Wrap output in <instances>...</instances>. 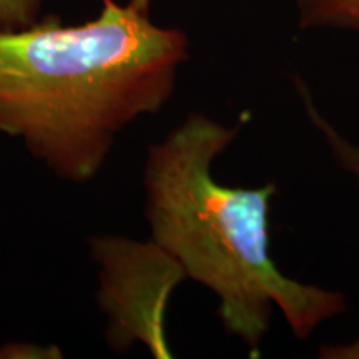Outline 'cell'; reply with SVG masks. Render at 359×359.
<instances>
[{
	"label": "cell",
	"mask_w": 359,
	"mask_h": 359,
	"mask_svg": "<svg viewBox=\"0 0 359 359\" xmlns=\"http://www.w3.org/2000/svg\"><path fill=\"white\" fill-rule=\"evenodd\" d=\"M293 83L296 95L299 98V103H302L308 122L321 135L330 155L333 156L336 165L344 173L349 175V178H351L354 187H356L359 195V145L353 140H349L348 137H344L341 133V130L318 109L311 90H309L306 82L302 77L294 75Z\"/></svg>",
	"instance_id": "cell-4"
},
{
	"label": "cell",
	"mask_w": 359,
	"mask_h": 359,
	"mask_svg": "<svg viewBox=\"0 0 359 359\" xmlns=\"http://www.w3.org/2000/svg\"><path fill=\"white\" fill-rule=\"evenodd\" d=\"M105 251L102 290L107 294L102 293V302L114 316L116 341H142L155 358H170L163 334L165 306L175 286L187 280L183 269L154 240H111Z\"/></svg>",
	"instance_id": "cell-3"
},
{
	"label": "cell",
	"mask_w": 359,
	"mask_h": 359,
	"mask_svg": "<svg viewBox=\"0 0 359 359\" xmlns=\"http://www.w3.org/2000/svg\"><path fill=\"white\" fill-rule=\"evenodd\" d=\"M321 359H359V336L348 344H323L318 348Z\"/></svg>",
	"instance_id": "cell-7"
},
{
	"label": "cell",
	"mask_w": 359,
	"mask_h": 359,
	"mask_svg": "<svg viewBox=\"0 0 359 359\" xmlns=\"http://www.w3.org/2000/svg\"><path fill=\"white\" fill-rule=\"evenodd\" d=\"M298 29H333L359 35V0H293Z\"/></svg>",
	"instance_id": "cell-5"
},
{
	"label": "cell",
	"mask_w": 359,
	"mask_h": 359,
	"mask_svg": "<svg viewBox=\"0 0 359 359\" xmlns=\"http://www.w3.org/2000/svg\"><path fill=\"white\" fill-rule=\"evenodd\" d=\"M188 48L185 32L114 0L82 25L50 15L0 32V133L58 178L88 182L116 135L170 102Z\"/></svg>",
	"instance_id": "cell-1"
},
{
	"label": "cell",
	"mask_w": 359,
	"mask_h": 359,
	"mask_svg": "<svg viewBox=\"0 0 359 359\" xmlns=\"http://www.w3.org/2000/svg\"><path fill=\"white\" fill-rule=\"evenodd\" d=\"M130 6L142 12H148V7H150V0H130Z\"/></svg>",
	"instance_id": "cell-8"
},
{
	"label": "cell",
	"mask_w": 359,
	"mask_h": 359,
	"mask_svg": "<svg viewBox=\"0 0 359 359\" xmlns=\"http://www.w3.org/2000/svg\"><path fill=\"white\" fill-rule=\"evenodd\" d=\"M42 0H0V32L20 30L39 20Z\"/></svg>",
	"instance_id": "cell-6"
},
{
	"label": "cell",
	"mask_w": 359,
	"mask_h": 359,
	"mask_svg": "<svg viewBox=\"0 0 359 359\" xmlns=\"http://www.w3.org/2000/svg\"><path fill=\"white\" fill-rule=\"evenodd\" d=\"M243 120L226 125L190 114L148 148L143 167L145 217L151 240L188 280L218 299L223 330L258 358L278 308L298 341L349 309L341 291L302 283L271 257L269 213L278 183L222 185L213 163L236 142Z\"/></svg>",
	"instance_id": "cell-2"
}]
</instances>
